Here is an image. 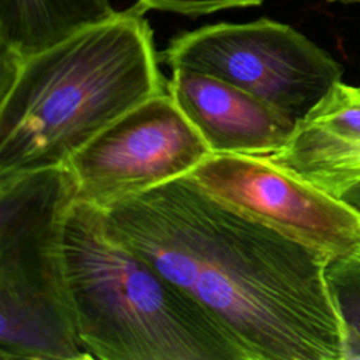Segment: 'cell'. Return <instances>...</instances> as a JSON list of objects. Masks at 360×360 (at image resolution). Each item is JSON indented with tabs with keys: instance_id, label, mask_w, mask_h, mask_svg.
<instances>
[{
	"instance_id": "cell-1",
	"label": "cell",
	"mask_w": 360,
	"mask_h": 360,
	"mask_svg": "<svg viewBox=\"0 0 360 360\" xmlns=\"http://www.w3.org/2000/svg\"><path fill=\"white\" fill-rule=\"evenodd\" d=\"M101 211L111 233L197 301L248 360H345L326 263L304 245L184 176Z\"/></svg>"
},
{
	"instance_id": "cell-2",
	"label": "cell",
	"mask_w": 360,
	"mask_h": 360,
	"mask_svg": "<svg viewBox=\"0 0 360 360\" xmlns=\"http://www.w3.org/2000/svg\"><path fill=\"white\" fill-rule=\"evenodd\" d=\"M159 62L136 4L0 68V179L65 166L115 120L166 93Z\"/></svg>"
},
{
	"instance_id": "cell-3",
	"label": "cell",
	"mask_w": 360,
	"mask_h": 360,
	"mask_svg": "<svg viewBox=\"0 0 360 360\" xmlns=\"http://www.w3.org/2000/svg\"><path fill=\"white\" fill-rule=\"evenodd\" d=\"M60 255L77 336L98 360H248L190 295L115 238L103 211L75 200Z\"/></svg>"
},
{
	"instance_id": "cell-4",
	"label": "cell",
	"mask_w": 360,
	"mask_h": 360,
	"mask_svg": "<svg viewBox=\"0 0 360 360\" xmlns=\"http://www.w3.org/2000/svg\"><path fill=\"white\" fill-rule=\"evenodd\" d=\"M68 166L0 179V360H91L72 316L60 236Z\"/></svg>"
},
{
	"instance_id": "cell-5",
	"label": "cell",
	"mask_w": 360,
	"mask_h": 360,
	"mask_svg": "<svg viewBox=\"0 0 360 360\" xmlns=\"http://www.w3.org/2000/svg\"><path fill=\"white\" fill-rule=\"evenodd\" d=\"M159 58L172 70H193L236 86L295 121L343 76L342 65L325 49L270 18L218 22L183 32Z\"/></svg>"
},
{
	"instance_id": "cell-6",
	"label": "cell",
	"mask_w": 360,
	"mask_h": 360,
	"mask_svg": "<svg viewBox=\"0 0 360 360\" xmlns=\"http://www.w3.org/2000/svg\"><path fill=\"white\" fill-rule=\"evenodd\" d=\"M211 155L166 91L115 120L65 166L75 179L76 200L104 210L188 174Z\"/></svg>"
},
{
	"instance_id": "cell-7",
	"label": "cell",
	"mask_w": 360,
	"mask_h": 360,
	"mask_svg": "<svg viewBox=\"0 0 360 360\" xmlns=\"http://www.w3.org/2000/svg\"><path fill=\"white\" fill-rule=\"evenodd\" d=\"M184 177L229 210L304 245L326 264L360 249V210L260 156L211 155Z\"/></svg>"
},
{
	"instance_id": "cell-8",
	"label": "cell",
	"mask_w": 360,
	"mask_h": 360,
	"mask_svg": "<svg viewBox=\"0 0 360 360\" xmlns=\"http://www.w3.org/2000/svg\"><path fill=\"white\" fill-rule=\"evenodd\" d=\"M167 91L212 155H270L297 124L256 96L198 72L174 69Z\"/></svg>"
},
{
	"instance_id": "cell-9",
	"label": "cell",
	"mask_w": 360,
	"mask_h": 360,
	"mask_svg": "<svg viewBox=\"0 0 360 360\" xmlns=\"http://www.w3.org/2000/svg\"><path fill=\"white\" fill-rule=\"evenodd\" d=\"M115 14L110 0H0V68H11Z\"/></svg>"
},
{
	"instance_id": "cell-10",
	"label": "cell",
	"mask_w": 360,
	"mask_h": 360,
	"mask_svg": "<svg viewBox=\"0 0 360 360\" xmlns=\"http://www.w3.org/2000/svg\"><path fill=\"white\" fill-rule=\"evenodd\" d=\"M360 145V87L336 83L301 120L276 152L304 153L335 146Z\"/></svg>"
},
{
	"instance_id": "cell-11",
	"label": "cell",
	"mask_w": 360,
	"mask_h": 360,
	"mask_svg": "<svg viewBox=\"0 0 360 360\" xmlns=\"http://www.w3.org/2000/svg\"><path fill=\"white\" fill-rule=\"evenodd\" d=\"M260 158L360 210V145Z\"/></svg>"
},
{
	"instance_id": "cell-12",
	"label": "cell",
	"mask_w": 360,
	"mask_h": 360,
	"mask_svg": "<svg viewBox=\"0 0 360 360\" xmlns=\"http://www.w3.org/2000/svg\"><path fill=\"white\" fill-rule=\"evenodd\" d=\"M325 277L345 339V360H360V249L326 264Z\"/></svg>"
},
{
	"instance_id": "cell-13",
	"label": "cell",
	"mask_w": 360,
	"mask_h": 360,
	"mask_svg": "<svg viewBox=\"0 0 360 360\" xmlns=\"http://www.w3.org/2000/svg\"><path fill=\"white\" fill-rule=\"evenodd\" d=\"M264 0H136V4L148 10L169 11L184 15H201L235 7L259 6Z\"/></svg>"
},
{
	"instance_id": "cell-14",
	"label": "cell",
	"mask_w": 360,
	"mask_h": 360,
	"mask_svg": "<svg viewBox=\"0 0 360 360\" xmlns=\"http://www.w3.org/2000/svg\"><path fill=\"white\" fill-rule=\"evenodd\" d=\"M328 1H342V3H352V1H360V0H328Z\"/></svg>"
}]
</instances>
